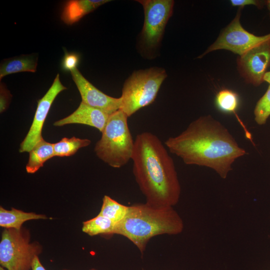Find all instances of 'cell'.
I'll return each instance as SVG.
<instances>
[{"instance_id":"23","label":"cell","mask_w":270,"mask_h":270,"mask_svg":"<svg viewBox=\"0 0 270 270\" xmlns=\"http://www.w3.org/2000/svg\"><path fill=\"white\" fill-rule=\"evenodd\" d=\"M230 3L232 6H236L243 8L247 5H254L258 8H262L264 4H266V1L256 0H232Z\"/></svg>"},{"instance_id":"27","label":"cell","mask_w":270,"mask_h":270,"mask_svg":"<svg viewBox=\"0 0 270 270\" xmlns=\"http://www.w3.org/2000/svg\"><path fill=\"white\" fill-rule=\"evenodd\" d=\"M266 4L270 12V0L266 1Z\"/></svg>"},{"instance_id":"13","label":"cell","mask_w":270,"mask_h":270,"mask_svg":"<svg viewBox=\"0 0 270 270\" xmlns=\"http://www.w3.org/2000/svg\"><path fill=\"white\" fill-rule=\"evenodd\" d=\"M108 2L110 0H69L64 7L61 19L67 24H72L80 20L84 16Z\"/></svg>"},{"instance_id":"25","label":"cell","mask_w":270,"mask_h":270,"mask_svg":"<svg viewBox=\"0 0 270 270\" xmlns=\"http://www.w3.org/2000/svg\"><path fill=\"white\" fill-rule=\"evenodd\" d=\"M32 270H46L44 266L42 264L38 256H36L34 258L32 266Z\"/></svg>"},{"instance_id":"29","label":"cell","mask_w":270,"mask_h":270,"mask_svg":"<svg viewBox=\"0 0 270 270\" xmlns=\"http://www.w3.org/2000/svg\"><path fill=\"white\" fill-rule=\"evenodd\" d=\"M69 270L64 269V270ZM90 270H97L92 268L90 269Z\"/></svg>"},{"instance_id":"22","label":"cell","mask_w":270,"mask_h":270,"mask_svg":"<svg viewBox=\"0 0 270 270\" xmlns=\"http://www.w3.org/2000/svg\"><path fill=\"white\" fill-rule=\"evenodd\" d=\"M80 56L75 52H68L64 50V55L62 62V68L64 71L70 72L76 68L78 64Z\"/></svg>"},{"instance_id":"11","label":"cell","mask_w":270,"mask_h":270,"mask_svg":"<svg viewBox=\"0 0 270 270\" xmlns=\"http://www.w3.org/2000/svg\"><path fill=\"white\" fill-rule=\"evenodd\" d=\"M70 73L81 96L82 102L109 115L120 109V97L113 98L102 92L88 82L78 68L72 70Z\"/></svg>"},{"instance_id":"24","label":"cell","mask_w":270,"mask_h":270,"mask_svg":"<svg viewBox=\"0 0 270 270\" xmlns=\"http://www.w3.org/2000/svg\"><path fill=\"white\" fill-rule=\"evenodd\" d=\"M8 91L4 87L1 85L0 86V112H3L6 108L9 95Z\"/></svg>"},{"instance_id":"30","label":"cell","mask_w":270,"mask_h":270,"mask_svg":"<svg viewBox=\"0 0 270 270\" xmlns=\"http://www.w3.org/2000/svg\"></svg>"},{"instance_id":"21","label":"cell","mask_w":270,"mask_h":270,"mask_svg":"<svg viewBox=\"0 0 270 270\" xmlns=\"http://www.w3.org/2000/svg\"><path fill=\"white\" fill-rule=\"evenodd\" d=\"M254 120L258 125L265 124L270 116V84L257 102L254 110Z\"/></svg>"},{"instance_id":"26","label":"cell","mask_w":270,"mask_h":270,"mask_svg":"<svg viewBox=\"0 0 270 270\" xmlns=\"http://www.w3.org/2000/svg\"><path fill=\"white\" fill-rule=\"evenodd\" d=\"M264 82H268L270 84V71L267 72L264 78Z\"/></svg>"},{"instance_id":"5","label":"cell","mask_w":270,"mask_h":270,"mask_svg":"<svg viewBox=\"0 0 270 270\" xmlns=\"http://www.w3.org/2000/svg\"><path fill=\"white\" fill-rule=\"evenodd\" d=\"M166 76L165 70L162 68L134 71L123 85L120 110L130 117L152 103Z\"/></svg>"},{"instance_id":"2","label":"cell","mask_w":270,"mask_h":270,"mask_svg":"<svg viewBox=\"0 0 270 270\" xmlns=\"http://www.w3.org/2000/svg\"><path fill=\"white\" fill-rule=\"evenodd\" d=\"M132 160V172L146 202L160 207L178 204L181 188L176 167L158 138L148 132L138 134Z\"/></svg>"},{"instance_id":"6","label":"cell","mask_w":270,"mask_h":270,"mask_svg":"<svg viewBox=\"0 0 270 270\" xmlns=\"http://www.w3.org/2000/svg\"><path fill=\"white\" fill-rule=\"evenodd\" d=\"M29 231L4 228L0 242V264L7 270H30L34 258L42 252L41 246L30 242Z\"/></svg>"},{"instance_id":"20","label":"cell","mask_w":270,"mask_h":270,"mask_svg":"<svg viewBox=\"0 0 270 270\" xmlns=\"http://www.w3.org/2000/svg\"><path fill=\"white\" fill-rule=\"evenodd\" d=\"M215 102L218 109L223 112L235 113L238 106V96L232 90L223 89L216 94Z\"/></svg>"},{"instance_id":"18","label":"cell","mask_w":270,"mask_h":270,"mask_svg":"<svg viewBox=\"0 0 270 270\" xmlns=\"http://www.w3.org/2000/svg\"><path fill=\"white\" fill-rule=\"evenodd\" d=\"M128 206L124 205L105 195L102 198V203L99 214L103 216L115 223L121 222L126 215Z\"/></svg>"},{"instance_id":"1","label":"cell","mask_w":270,"mask_h":270,"mask_svg":"<svg viewBox=\"0 0 270 270\" xmlns=\"http://www.w3.org/2000/svg\"><path fill=\"white\" fill-rule=\"evenodd\" d=\"M164 144L184 164L209 168L224 179L232 170L235 160L246 154L228 130L210 115L192 122Z\"/></svg>"},{"instance_id":"19","label":"cell","mask_w":270,"mask_h":270,"mask_svg":"<svg viewBox=\"0 0 270 270\" xmlns=\"http://www.w3.org/2000/svg\"><path fill=\"white\" fill-rule=\"evenodd\" d=\"M91 141L88 139H81L73 136L64 138L60 141L54 144V156H69L74 155L80 148L88 146Z\"/></svg>"},{"instance_id":"4","label":"cell","mask_w":270,"mask_h":270,"mask_svg":"<svg viewBox=\"0 0 270 270\" xmlns=\"http://www.w3.org/2000/svg\"><path fill=\"white\" fill-rule=\"evenodd\" d=\"M128 116L121 110L110 114L94 152L110 166L120 168L132 159L134 141L128 124Z\"/></svg>"},{"instance_id":"28","label":"cell","mask_w":270,"mask_h":270,"mask_svg":"<svg viewBox=\"0 0 270 270\" xmlns=\"http://www.w3.org/2000/svg\"><path fill=\"white\" fill-rule=\"evenodd\" d=\"M0 270H7L6 268H4L1 266L0 267Z\"/></svg>"},{"instance_id":"7","label":"cell","mask_w":270,"mask_h":270,"mask_svg":"<svg viewBox=\"0 0 270 270\" xmlns=\"http://www.w3.org/2000/svg\"><path fill=\"white\" fill-rule=\"evenodd\" d=\"M144 10V20L140 34L139 46L142 52L150 57L158 48L164 29L172 15L174 1L172 0H138Z\"/></svg>"},{"instance_id":"15","label":"cell","mask_w":270,"mask_h":270,"mask_svg":"<svg viewBox=\"0 0 270 270\" xmlns=\"http://www.w3.org/2000/svg\"><path fill=\"white\" fill-rule=\"evenodd\" d=\"M29 152V159L26 169L28 173L34 174L42 167L46 160L54 156V144L42 139Z\"/></svg>"},{"instance_id":"8","label":"cell","mask_w":270,"mask_h":270,"mask_svg":"<svg viewBox=\"0 0 270 270\" xmlns=\"http://www.w3.org/2000/svg\"><path fill=\"white\" fill-rule=\"evenodd\" d=\"M242 8H239L235 18L200 58L218 50H230L241 56L259 44L270 39V33L263 36H257L244 28L240 22Z\"/></svg>"},{"instance_id":"16","label":"cell","mask_w":270,"mask_h":270,"mask_svg":"<svg viewBox=\"0 0 270 270\" xmlns=\"http://www.w3.org/2000/svg\"><path fill=\"white\" fill-rule=\"evenodd\" d=\"M37 64V58L34 55H24L6 60L0 65V79L19 72H34L36 70Z\"/></svg>"},{"instance_id":"14","label":"cell","mask_w":270,"mask_h":270,"mask_svg":"<svg viewBox=\"0 0 270 270\" xmlns=\"http://www.w3.org/2000/svg\"><path fill=\"white\" fill-rule=\"evenodd\" d=\"M48 218L44 214H36L33 212H24L12 208L8 210L0 207V226L4 228L20 230L26 221Z\"/></svg>"},{"instance_id":"3","label":"cell","mask_w":270,"mask_h":270,"mask_svg":"<svg viewBox=\"0 0 270 270\" xmlns=\"http://www.w3.org/2000/svg\"><path fill=\"white\" fill-rule=\"evenodd\" d=\"M184 228L183 220L173 207L136 203L128 206L125 218L116 224L114 234L127 238L143 255L152 238L162 234L176 235Z\"/></svg>"},{"instance_id":"10","label":"cell","mask_w":270,"mask_h":270,"mask_svg":"<svg viewBox=\"0 0 270 270\" xmlns=\"http://www.w3.org/2000/svg\"><path fill=\"white\" fill-rule=\"evenodd\" d=\"M66 89L60 82L57 74L54 82L44 96L38 101L33 121L26 136L20 145V152H30L34 146L43 139L42 132L44 124L51 106L56 96Z\"/></svg>"},{"instance_id":"9","label":"cell","mask_w":270,"mask_h":270,"mask_svg":"<svg viewBox=\"0 0 270 270\" xmlns=\"http://www.w3.org/2000/svg\"><path fill=\"white\" fill-rule=\"evenodd\" d=\"M240 74L248 84L258 86L270 66V39L250 48L237 59Z\"/></svg>"},{"instance_id":"12","label":"cell","mask_w":270,"mask_h":270,"mask_svg":"<svg viewBox=\"0 0 270 270\" xmlns=\"http://www.w3.org/2000/svg\"><path fill=\"white\" fill-rule=\"evenodd\" d=\"M110 115L99 109L81 102L78 108L68 116L54 123L55 126L78 124L90 126L102 132Z\"/></svg>"},{"instance_id":"17","label":"cell","mask_w":270,"mask_h":270,"mask_svg":"<svg viewBox=\"0 0 270 270\" xmlns=\"http://www.w3.org/2000/svg\"><path fill=\"white\" fill-rule=\"evenodd\" d=\"M116 223L98 214L82 223V231L90 236L114 234Z\"/></svg>"}]
</instances>
